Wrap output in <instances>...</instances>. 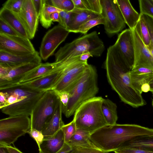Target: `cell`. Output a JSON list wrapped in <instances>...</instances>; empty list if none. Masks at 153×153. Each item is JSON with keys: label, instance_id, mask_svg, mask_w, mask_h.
<instances>
[{"label": "cell", "instance_id": "6da1fadb", "mask_svg": "<svg viewBox=\"0 0 153 153\" xmlns=\"http://www.w3.org/2000/svg\"><path fill=\"white\" fill-rule=\"evenodd\" d=\"M104 66L108 83L122 101L134 108L146 104L142 93L133 86L130 71L120 60L113 45L107 49Z\"/></svg>", "mask_w": 153, "mask_h": 153}, {"label": "cell", "instance_id": "7a4b0ae2", "mask_svg": "<svg viewBox=\"0 0 153 153\" xmlns=\"http://www.w3.org/2000/svg\"><path fill=\"white\" fill-rule=\"evenodd\" d=\"M153 129L136 124L107 125L96 130L90 135L93 143L108 153L114 152L125 142L141 136H153Z\"/></svg>", "mask_w": 153, "mask_h": 153}, {"label": "cell", "instance_id": "3957f363", "mask_svg": "<svg viewBox=\"0 0 153 153\" xmlns=\"http://www.w3.org/2000/svg\"><path fill=\"white\" fill-rule=\"evenodd\" d=\"M97 76L95 68L88 64L79 80L68 92L69 100L67 106L62 111L66 117L74 114L84 102L95 97L99 91Z\"/></svg>", "mask_w": 153, "mask_h": 153}, {"label": "cell", "instance_id": "277c9868", "mask_svg": "<svg viewBox=\"0 0 153 153\" xmlns=\"http://www.w3.org/2000/svg\"><path fill=\"white\" fill-rule=\"evenodd\" d=\"M105 49L104 43L96 31L84 35L61 47L55 53V62H60L90 53L93 56H100Z\"/></svg>", "mask_w": 153, "mask_h": 153}, {"label": "cell", "instance_id": "5b68a950", "mask_svg": "<svg viewBox=\"0 0 153 153\" xmlns=\"http://www.w3.org/2000/svg\"><path fill=\"white\" fill-rule=\"evenodd\" d=\"M104 99L95 97L82 103L76 110L74 120L77 129L91 134L108 125L102 114V104Z\"/></svg>", "mask_w": 153, "mask_h": 153}, {"label": "cell", "instance_id": "8992f818", "mask_svg": "<svg viewBox=\"0 0 153 153\" xmlns=\"http://www.w3.org/2000/svg\"><path fill=\"white\" fill-rule=\"evenodd\" d=\"M10 88H12L17 94V101L1 109L2 113L9 116H30L36 105L45 92L17 85L1 88L0 90Z\"/></svg>", "mask_w": 153, "mask_h": 153}, {"label": "cell", "instance_id": "52a82bcc", "mask_svg": "<svg viewBox=\"0 0 153 153\" xmlns=\"http://www.w3.org/2000/svg\"><path fill=\"white\" fill-rule=\"evenodd\" d=\"M59 100L55 91H46L30 116V128L42 131L52 117Z\"/></svg>", "mask_w": 153, "mask_h": 153}, {"label": "cell", "instance_id": "ba28073f", "mask_svg": "<svg viewBox=\"0 0 153 153\" xmlns=\"http://www.w3.org/2000/svg\"><path fill=\"white\" fill-rule=\"evenodd\" d=\"M31 128L29 116H9L0 120V146H10Z\"/></svg>", "mask_w": 153, "mask_h": 153}, {"label": "cell", "instance_id": "9c48e42d", "mask_svg": "<svg viewBox=\"0 0 153 153\" xmlns=\"http://www.w3.org/2000/svg\"><path fill=\"white\" fill-rule=\"evenodd\" d=\"M100 1L104 29L106 33L111 36L121 31L125 27L126 23L116 0Z\"/></svg>", "mask_w": 153, "mask_h": 153}, {"label": "cell", "instance_id": "30bf717a", "mask_svg": "<svg viewBox=\"0 0 153 153\" xmlns=\"http://www.w3.org/2000/svg\"><path fill=\"white\" fill-rule=\"evenodd\" d=\"M88 65V62L80 61L63 64L62 76L51 90L69 92L79 80Z\"/></svg>", "mask_w": 153, "mask_h": 153}, {"label": "cell", "instance_id": "8fae6325", "mask_svg": "<svg viewBox=\"0 0 153 153\" xmlns=\"http://www.w3.org/2000/svg\"><path fill=\"white\" fill-rule=\"evenodd\" d=\"M113 46L121 61L129 71L133 68L134 62V51L131 30L129 28L123 31L118 35Z\"/></svg>", "mask_w": 153, "mask_h": 153}, {"label": "cell", "instance_id": "7c38bea8", "mask_svg": "<svg viewBox=\"0 0 153 153\" xmlns=\"http://www.w3.org/2000/svg\"><path fill=\"white\" fill-rule=\"evenodd\" d=\"M69 32L59 24L49 30L43 37L39 48L40 56L46 61L53 55L58 46L64 42Z\"/></svg>", "mask_w": 153, "mask_h": 153}, {"label": "cell", "instance_id": "4fadbf2b", "mask_svg": "<svg viewBox=\"0 0 153 153\" xmlns=\"http://www.w3.org/2000/svg\"><path fill=\"white\" fill-rule=\"evenodd\" d=\"M0 50L17 55H27L36 51L28 38L0 33Z\"/></svg>", "mask_w": 153, "mask_h": 153}, {"label": "cell", "instance_id": "5bb4252c", "mask_svg": "<svg viewBox=\"0 0 153 153\" xmlns=\"http://www.w3.org/2000/svg\"><path fill=\"white\" fill-rule=\"evenodd\" d=\"M63 69L62 67L58 66L48 74L35 79L11 85H19L40 91L51 90L61 78Z\"/></svg>", "mask_w": 153, "mask_h": 153}, {"label": "cell", "instance_id": "9a60e30c", "mask_svg": "<svg viewBox=\"0 0 153 153\" xmlns=\"http://www.w3.org/2000/svg\"><path fill=\"white\" fill-rule=\"evenodd\" d=\"M17 14L28 34L29 39H33L37 28L39 18L32 0H24L21 10Z\"/></svg>", "mask_w": 153, "mask_h": 153}, {"label": "cell", "instance_id": "2e32d148", "mask_svg": "<svg viewBox=\"0 0 153 153\" xmlns=\"http://www.w3.org/2000/svg\"><path fill=\"white\" fill-rule=\"evenodd\" d=\"M131 30L134 51V62L132 69L137 67H144L153 69V57L135 28Z\"/></svg>", "mask_w": 153, "mask_h": 153}, {"label": "cell", "instance_id": "e0dca14e", "mask_svg": "<svg viewBox=\"0 0 153 153\" xmlns=\"http://www.w3.org/2000/svg\"><path fill=\"white\" fill-rule=\"evenodd\" d=\"M41 58L37 51L27 55H17L0 50V63H4L15 67L29 63L40 64Z\"/></svg>", "mask_w": 153, "mask_h": 153}, {"label": "cell", "instance_id": "ac0fdd59", "mask_svg": "<svg viewBox=\"0 0 153 153\" xmlns=\"http://www.w3.org/2000/svg\"><path fill=\"white\" fill-rule=\"evenodd\" d=\"M41 63H29L13 67L7 76L0 78V88L17 83L26 74Z\"/></svg>", "mask_w": 153, "mask_h": 153}, {"label": "cell", "instance_id": "d6986e66", "mask_svg": "<svg viewBox=\"0 0 153 153\" xmlns=\"http://www.w3.org/2000/svg\"><path fill=\"white\" fill-rule=\"evenodd\" d=\"M70 21L66 28L69 32L76 33L79 27L88 21L100 16V14L91 11L74 8L71 11Z\"/></svg>", "mask_w": 153, "mask_h": 153}, {"label": "cell", "instance_id": "ffe728a7", "mask_svg": "<svg viewBox=\"0 0 153 153\" xmlns=\"http://www.w3.org/2000/svg\"><path fill=\"white\" fill-rule=\"evenodd\" d=\"M131 83L141 93L144 85L149 84L153 79V69L144 67H137L130 71Z\"/></svg>", "mask_w": 153, "mask_h": 153}, {"label": "cell", "instance_id": "44dd1931", "mask_svg": "<svg viewBox=\"0 0 153 153\" xmlns=\"http://www.w3.org/2000/svg\"><path fill=\"white\" fill-rule=\"evenodd\" d=\"M65 143L64 134L61 129L53 135L44 137L39 147V153H56Z\"/></svg>", "mask_w": 153, "mask_h": 153}, {"label": "cell", "instance_id": "7402d4cb", "mask_svg": "<svg viewBox=\"0 0 153 153\" xmlns=\"http://www.w3.org/2000/svg\"><path fill=\"white\" fill-rule=\"evenodd\" d=\"M0 19L20 36L29 39L28 34L17 13L2 7L0 10Z\"/></svg>", "mask_w": 153, "mask_h": 153}, {"label": "cell", "instance_id": "603a6c76", "mask_svg": "<svg viewBox=\"0 0 153 153\" xmlns=\"http://www.w3.org/2000/svg\"><path fill=\"white\" fill-rule=\"evenodd\" d=\"M126 24L134 29L139 20L140 15L133 7L128 0H116Z\"/></svg>", "mask_w": 153, "mask_h": 153}, {"label": "cell", "instance_id": "cb8c5ba5", "mask_svg": "<svg viewBox=\"0 0 153 153\" xmlns=\"http://www.w3.org/2000/svg\"><path fill=\"white\" fill-rule=\"evenodd\" d=\"M61 103L59 100L52 117L42 131L44 137L53 135L65 125L62 118Z\"/></svg>", "mask_w": 153, "mask_h": 153}, {"label": "cell", "instance_id": "d4e9b609", "mask_svg": "<svg viewBox=\"0 0 153 153\" xmlns=\"http://www.w3.org/2000/svg\"><path fill=\"white\" fill-rule=\"evenodd\" d=\"M57 63L55 62L53 63H41L38 66L26 74L16 84L27 82L40 77L52 71L57 67Z\"/></svg>", "mask_w": 153, "mask_h": 153}, {"label": "cell", "instance_id": "484cf974", "mask_svg": "<svg viewBox=\"0 0 153 153\" xmlns=\"http://www.w3.org/2000/svg\"><path fill=\"white\" fill-rule=\"evenodd\" d=\"M91 134L89 132L77 129L74 134L67 143L74 148H97L91 142Z\"/></svg>", "mask_w": 153, "mask_h": 153}, {"label": "cell", "instance_id": "4316f807", "mask_svg": "<svg viewBox=\"0 0 153 153\" xmlns=\"http://www.w3.org/2000/svg\"><path fill=\"white\" fill-rule=\"evenodd\" d=\"M120 147L137 148L153 151V135L136 137L125 142Z\"/></svg>", "mask_w": 153, "mask_h": 153}, {"label": "cell", "instance_id": "83f0119b", "mask_svg": "<svg viewBox=\"0 0 153 153\" xmlns=\"http://www.w3.org/2000/svg\"><path fill=\"white\" fill-rule=\"evenodd\" d=\"M101 108L103 115L108 125L116 124L118 119L116 104L108 99H104Z\"/></svg>", "mask_w": 153, "mask_h": 153}, {"label": "cell", "instance_id": "f1b7e54d", "mask_svg": "<svg viewBox=\"0 0 153 153\" xmlns=\"http://www.w3.org/2000/svg\"><path fill=\"white\" fill-rule=\"evenodd\" d=\"M62 11L48 4L46 0H44L39 17L40 22L42 27L46 29H48L51 27L53 23L50 18L51 14L53 13L60 12Z\"/></svg>", "mask_w": 153, "mask_h": 153}, {"label": "cell", "instance_id": "f546056e", "mask_svg": "<svg viewBox=\"0 0 153 153\" xmlns=\"http://www.w3.org/2000/svg\"><path fill=\"white\" fill-rule=\"evenodd\" d=\"M134 28L146 46L149 45L151 43V40L149 32L144 21L141 15L140 19Z\"/></svg>", "mask_w": 153, "mask_h": 153}, {"label": "cell", "instance_id": "4dcf8cb0", "mask_svg": "<svg viewBox=\"0 0 153 153\" xmlns=\"http://www.w3.org/2000/svg\"><path fill=\"white\" fill-rule=\"evenodd\" d=\"M104 19L101 14L97 17L89 20L82 25L79 27L76 33H80L85 35L93 27L99 25H104Z\"/></svg>", "mask_w": 153, "mask_h": 153}, {"label": "cell", "instance_id": "1f68e13d", "mask_svg": "<svg viewBox=\"0 0 153 153\" xmlns=\"http://www.w3.org/2000/svg\"><path fill=\"white\" fill-rule=\"evenodd\" d=\"M52 5L62 11L70 12L74 8L72 0H51Z\"/></svg>", "mask_w": 153, "mask_h": 153}, {"label": "cell", "instance_id": "d6a6232c", "mask_svg": "<svg viewBox=\"0 0 153 153\" xmlns=\"http://www.w3.org/2000/svg\"><path fill=\"white\" fill-rule=\"evenodd\" d=\"M61 129L64 134L65 143H67L74 134L77 129L74 120H73L69 123L64 125Z\"/></svg>", "mask_w": 153, "mask_h": 153}, {"label": "cell", "instance_id": "836d02e7", "mask_svg": "<svg viewBox=\"0 0 153 153\" xmlns=\"http://www.w3.org/2000/svg\"><path fill=\"white\" fill-rule=\"evenodd\" d=\"M87 10L101 14L102 7L100 0H82Z\"/></svg>", "mask_w": 153, "mask_h": 153}, {"label": "cell", "instance_id": "e575fe53", "mask_svg": "<svg viewBox=\"0 0 153 153\" xmlns=\"http://www.w3.org/2000/svg\"><path fill=\"white\" fill-rule=\"evenodd\" d=\"M24 0H8L3 4V7L18 13L22 8Z\"/></svg>", "mask_w": 153, "mask_h": 153}, {"label": "cell", "instance_id": "d590c367", "mask_svg": "<svg viewBox=\"0 0 153 153\" xmlns=\"http://www.w3.org/2000/svg\"><path fill=\"white\" fill-rule=\"evenodd\" d=\"M138 1L140 14L146 15L153 18V6L149 0H139Z\"/></svg>", "mask_w": 153, "mask_h": 153}, {"label": "cell", "instance_id": "8d00e7d4", "mask_svg": "<svg viewBox=\"0 0 153 153\" xmlns=\"http://www.w3.org/2000/svg\"><path fill=\"white\" fill-rule=\"evenodd\" d=\"M0 33L10 36H21L1 19H0Z\"/></svg>", "mask_w": 153, "mask_h": 153}, {"label": "cell", "instance_id": "74e56055", "mask_svg": "<svg viewBox=\"0 0 153 153\" xmlns=\"http://www.w3.org/2000/svg\"><path fill=\"white\" fill-rule=\"evenodd\" d=\"M114 152L115 153H153V151L137 148L120 147Z\"/></svg>", "mask_w": 153, "mask_h": 153}, {"label": "cell", "instance_id": "f35d334b", "mask_svg": "<svg viewBox=\"0 0 153 153\" xmlns=\"http://www.w3.org/2000/svg\"><path fill=\"white\" fill-rule=\"evenodd\" d=\"M30 136L36 142L38 147L42 143L44 138L42 131L34 128H30L27 132Z\"/></svg>", "mask_w": 153, "mask_h": 153}, {"label": "cell", "instance_id": "ab89813d", "mask_svg": "<svg viewBox=\"0 0 153 153\" xmlns=\"http://www.w3.org/2000/svg\"><path fill=\"white\" fill-rule=\"evenodd\" d=\"M71 11H62L59 12V25L66 28L71 18Z\"/></svg>", "mask_w": 153, "mask_h": 153}, {"label": "cell", "instance_id": "60d3db41", "mask_svg": "<svg viewBox=\"0 0 153 153\" xmlns=\"http://www.w3.org/2000/svg\"><path fill=\"white\" fill-rule=\"evenodd\" d=\"M142 17L148 28L151 42L153 44V18L144 14H140Z\"/></svg>", "mask_w": 153, "mask_h": 153}, {"label": "cell", "instance_id": "b9f144b4", "mask_svg": "<svg viewBox=\"0 0 153 153\" xmlns=\"http://www.w3.org/2000/svg\"><path fill=\"white\" fill-rule=\"evenodd\" d=\"M55 91L59 97L62 104L63 111L65 108L68 104L70 98L69 94L68 92L65 91Z\"/></svg>", "mask_w": 153, "mask_h": 153}, {"label": "cell", "instance_id": "7bdbcfd3", "mask_svg": "<svg viewBox=\"0 0 153 153\" xmlns=\"http://www.w3.org/2000/svg\"><path fill=\"white\" fill-rule=\"evenodd\" d=\"M73 153H106L98 148H74Z\"/></svg>", "mask_w": 153, "mask_h": 153}, {"label": "cell", "instance_id": "ee69618b", "mask_svg": "<svg viewBox=\"0 0 153 153\" xmlns=\"http://www.w3.org/2000/svg\"><path fill=\"white\" fill-rule=\"evenodd\" d=\"M14 67L4 63H0V78L7 76Z\"/></svg>", "mask_w": 153, "mask_h": 153}, {"label": "cell", "instance_id": "f6af8a7d", "mask_svg": "<svg viewBox=\"0 0 153 153\" xmlns=\"http://www.w3.org/2000/svg\"><path fill=\"white\" fill-rule=\"evenodd\" d=\"M32 1L37 14L39 18L44 0H32Z\"/></svg>", "mask_w": 153, "mask_h": 153}, {"label": "cell", "instance_id": "bcb514c9", "mask_svg": "<svg viewBox=\"0 0 153 153\" xmlns=\"http://www.w3.org/2000/svg\"><path fill=\"white\" fill-rule=\"evenodd\" d=\"M74 148L68 143H65L62 147L56 153H73Z\"/></svg>", "mask_w": 153, "mask_h": 153}, {"label": "cell", "instance_id": "7dc6e473", "mask_svg": "<svg viewBox=\"0 0 153 153\" xmlns=\"http://www.w3.org/2000/svg\"><path fill=\"white\" fill-rule=\"evenodd\" d=\"M8 94L2 90H0V108L3 107L7 102L8 97Z\"/></svg>", "mask_w": 153, "mask_h": 153}, {"label": "cell", "instance_id": "c3c4849f", "mask_svg": "<svg viewBox=\"0 0 153 153\" xmlns=\"http://www.w3.org/2000/svg\"><path fill=\"white\" fill-rule=\"evenodd\" d=\"M74 8L84 10H87L82 0H72Z\"/></svg>", "mask_w": 153, "mask_h": 153}, {"label": "cell", "instance_id": "681fc988", "mask_svg": "<svg viewBox=\"0 0 153 153\" xmlns=\"http://www.w3.org/2000/svg\"><path fill=\"white\" fill-rule=\"evenodd\" d=\"M91 56H93L90 53H85L80 55V60L82 62H87L88 59Z\"/></svg>", "mask_w": 153, "mask_h": 153}, {"label": "cell", "instance_id": "f907efd6", "mask_svg": "<svg viewBox=\"0 0 153 153\" xmlns=\"http://www.w3.org/2000/svg\"><path fill=\"white\" fill-rule=\"evenodd\" d=\"M59 12H55L52 13L50 18L52 22H56L59 23Z\"/></svg>", "mask_w": 153, "mask_h": 153}, {"label": "cell", "instance_id": "816d5d0a", "mask_svg": "<svg viewBox=\"0 0 153 153\" xmlns=\"http://www.w3.org/2000/svg\"><path fill=\"white\" fill-rule=\"evenodd\" d=\"M4 146L6 147L9 153H23L15 147L10 146Z\"/></svg>", "mask_w": 153, "mask_h": 153}, {"label": "cell", "instance_id": "f5cc1de1", "mask_svg": "<svg viewBox=\"0 0 153 153\" xmlns=\"http://www.w3.org/2000/svg\"><path fill=\"white\" fill-rule=\"evenodd\" d=\"M152 56L153 57V44L151 42L150 44L148 46H146Z\"/></svg>", "mask_w": 153, "mask_h": 153}, {"label": "cell", "instance_id": "db71d44e", "mask_svg": "<svg viewBox=\"0 0 153 153\" xmlns=\"http://www.w3.org/2000/svg\"><path fill=\"white\" fill-rule=\"evenodd\" d=\"M0 153H9L5 146H0Z\"/></svg>", "mask_w": 153, "mask_h": 153}, {"label": "cell", "instance_id": "11a10c76", "mask_svg": "<svg viewBox=\"0 0 153 153\" xmlns=\"http://www.w3.org/2000/svg\"><path fill=\"white\" fill-rule=\"evenodd\" d=\"M149 87V91L153 92V79L148 84Z\"/></svg>", "mask_w": 153, "mask_h": 153}, {"label": "cell", "instance_id": "9f6ffc18", "mask_svg": "<svg viewBox=\"0 0 153 153\" xmlns=\"http://www.w3.org/2000/svg\"><path fill=\"white\" fill-rule=\"evenodd\" d=\"M149 1L153 6V0H149Z\"/></svg>", "mask_w": 153, "mask_h": 153}, {"label": "cell", "instance_id": "6f0895ef", "mask_svg": "<svg viewBox=\"0 0 153 153\" xmlns=\"http://www.w3.org/2000/svg\"><path fill=\"white\" fill-rule=\"evenodd\" d=\"M152 106L153 107V100H152Z\"/></svg>", "mask_w": 153, "mask_h": 153}, {"label": "cell", "instance_id": "680465c9", "mask_svg": "<svg viewBox=\"0 0 153 153\" xmlns=\"http://www.w3.org/2000/svg\"><path fill=\"white\" fill-rule=\"evenodd\" d=\"M152 94H153V92H152Z\"/></svg>", "mask_w": 153, "mask_h": 153}]
</instances>
